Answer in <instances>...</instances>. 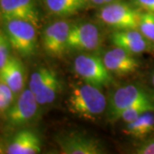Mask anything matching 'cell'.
Returning <instances> with one entry per match:
<instances>
[{
    "label": "cell",
    "instance_id": "6da1fadb",
    "mask_svg": "<svg viewBox=\"0 0 154 154\" xmlns=\"http://www.w3.org/2000/svg\"><path fill=\"white\" fill-rule=\"evenodd\" d=\"M67 105L69 110L88 120H95L107 110L108 100L100 88L85 82L71 88Z\"/></svg>",
    "mask_w": 154,
    "mask_h": 154
},
{
    "label": "cell",
    "instance_id": "7a4b0ae2",
    "mask_svg": "<svg viewBox=\"0 0 154 154\" xmlns=\"http://www.w3.org/2000/svg\"><path fill=\"white\" fill-rule=\"evenodd\" d=\"M140 103H154V94L140 85L128 84L120 87L108 99L107 116L114 122L120 119L124 110Z\"/></svg>",
    "mask_w": 154,
    "mask_h": 154
},
{
    "label": "cell",
    "instance_id": "3957f363",
    "mask_svg": "<svg viewBox=\"0 0 154 154\" xmlns=\"http://www.w3.org/2000/svg\"><path fill=\"white\" fill-rule=\"evenodd\" d=\"M141 12L133 4L115 1L102 6L97 16L100 22L116 30L138 29Z\"/></svg>",
    "mask_w": 154,
    "mask_h": 154
},
{
    "label": "cell",
    "instance_id": "277c9868",
    "mask_svg": "<svg viewBox=\"0 0 154 154\" xmlns=\"http://www.w3.org/2000/svg\"><path fill=\"white\" fill-rule=\"evenodd\" d=\"M74 70L84 82L101 88L113 82V78L105 67L103 58L88 53L78 55L74 60Z\"/></svg>",
    "mask_w": 154,
    "mask_h": 154
},
{
    "label": "cell",
    "instance_id": "5b68a950",
    "mask_svg": "<svg viewBox=\"0 0 154 154\" xmlns=\"http://www.w3.org/2000/svg\"><path fill=\"white\" fill-rule=\"evenodd\" d=\"M3 23V29L10 38L13 49L25 57L33 55L37 47L36 27L31 22L20 19L8 20Z\"/></svg>",
    "mask_w": 154,
    "mask_h": 154
},
{
    "label": "cell",
    "instance_id": "8992f818",
    "mask_svg": "<svg viewBox=\"0 0 154 154\" xmlns=\"http://www.w3.org/2000/svg\"><path fill=\"white\" fill-rule=\"evenodd\" d=\"M28 88L38 105H51L61 90V82L54 69L50 67L41 66L32 73Z\"/></svg>",
    "mask_w": 154,
    "mask_h": 154
},
{
    "label": "cell",
    "instance_id": "52a82bcc",
    "mask_svg": "<svg viewBox=\"0 0 154 154\" xmlns=\"http://www.w3.org/2000/svg\"><path fill=\"white\" fill-rule=\"evenodd\" d=\"M38 108L39 105L33 94L29 88H26L3 116L8 127L18 128L33 122L38 116Z\"/></svg>",
    "mask_w": 154,
    "mask_h": 154
},
{
    "label": "cell",
    "instance_id": "ba28073f",
    "mask_svg": "<svg viewBox=\"0 0 154 154\" xmlns=\"http://www.w3.org/2000/svg\"><path fill=\"white\" fill-rule=\"evenodd\" d=\"M56 141L62 154H102L105 151L99 140L79 132L60 134Z\"/></svg>",
    "mask_w": 154,
    "mask_h": 154
},
{
    "label": "cell",
    "instance_id": "9c48e42d",
    "mask_svg": "<svg viewBox=\"0 0 154 154\" xmlns=\"http://www.w3.org/2000/svg\"><path fill=\"white\" fill-rule=\"evenodd\" d=\"M102 43L101 32L97 25L80 22L71 25L68 40V49L79 51H94Z\"/></svg>",
    "mask_w": 154,
    "mask_h": 154
},
{
    "label": "cell",
    "instance_id": "30bf717a",
    "mask_svg": "<svg viewBox=\"0 0 154 154\" xmlns=\"http://www.w3.org/2000/svg\"><path fill=\"white\" fill-rule=\"evenodd\" d=\"M71 25L66 21L50 23L42 32L41 42L45 51L51 57H59L68 49Z\"/></svg>",
    "mask_w": 154,
    "mask_h": 154
},
{
    "label": "cell",
    "instance_id": "8fae6325",
    "mask_svg": "<svg viewBox=\"0 0 154 154\" xmlns=\"http://www.w3.org/2000/svg\"><path fill=\"white\" fill-rule=\"evenodd\" d=\"M0 17L2 22L20 19L31 22L36 28L40 22L35 0H0Z\"/></svg>",
    "mask_w": 154,
    "mask_h": 154
},
{
    "label": "cell",
    "instance_id": "7c38bea8",
    "mask_svg": "<svg viewBox=\"0 0 154 154\" xmlns=\"http://www.w3.org/2000/svg\"><path fill=\"white\" fill-rule=\"evenodd\" d=\"M110 38L115 46L122 48L133 55L148 52L154 48L139 29L115 30Z\"/></svg>",
    "mask_w": 154,
    "mask_h": 154
},
{
    "label": "cell",
    "instance_id": "4fadbf2b",
    "mask_svg": "<svg viewBox=\"0 0 154 154\" xmlns=\"http://www.w3.org/2000/svg\"><path fill=\"white\" fill-rule=\"evenodd\" d=\"M41 151V140L37 133L29 128L16 132L1 149V153L37 154Z\"/></svg>",
    "mask_w": 154,
    "mask_h": 154
},
{
    "label": "cell",
    "instance_id": "5bb4252c",
    "mask_svg": "<svg viewBox=\"0 0 154 154\" xmlns=\"http://www.w3.org/2000/svg\"><path fill=\"white\" fill-rule=\"evenodd\" d=\"M107 69L116 75H125L134 72L139 68V62L133 54L122 48L115 46L103 56Z\"/></svg>",
    "mask_w": 154,
    "mask_h": 154
},
{
    "label": "cell",
    "instance_id": "9a60e30c",
    "mask_svg": "<svg viewBox=\"0 0 154 154\" xmlns=\"http://www.w3.org/2000/svg\"><path fill=\"white\" fill-rule=\"evenodd\" d=\"M0 81L5 82L17 97L24 88V66L22 61L11 57L5 65L0 69Z\"/></svg>",
    "mask_w": 154,
    "mask_h": 154
},
{
    "label": "cell",
    "instance_id": "2e32d148",
    "mask_svg": "<svg viewBox=\"0 0 154 154\" xmlns=\"http://www.w3.org/2000/svg\"><path fill=\"white\" fill-rule=\"evenodd\" d=\"M45 11L57 17H68L85 10L89 0H42Z\"/></svg>",
    "mask_w": 154,
    "mask_h": 154
},
{
    "label": "cell",
    "instance_id": "e0dca14e",
    "mask_svg": "<svg viewBox=\"0 0 154 154\" xmlns=\"http://www.w3.org/2000/svg\"><path fill=\"white\" fill-rule=\"evenodd\" d=\"M154 132V111H147L126 123L123 133L134 139H144Z\"/></svg>",
    "mask_w": 154,
    "mask_h": 154
},
{
    "label": "cell",
    "instance_id": "ac0fdd59",
    "mask_svg": "<svg viewBox=\"0 0 154 154\" xmlns=\"http://www.w3.org/2000/svg\"><path fill=\"white\" fill-rule=\"evenodd\" d=\"M138 29L154 46V13L142 11Z\"/></svg>",
    "mask_w": 154,
    "mask_h": 154
},
{
    "label": "cell",
    "instance_id": "d6986e66",
    "mask_svg": "<svg viewBox=\"0 0 154 154\" xmlns=\"http://www.w3.org/2000/svg\"><path fill=\"white\" fill-rule=\"evenodd\" d=\"M154 111V103H140L125 110L120 116V119L125 123L135 120L139 116L147 112Z\"/></svg>",
    "mask_w": 154,
    "mask_h": 154
},
{
    "label": "cell",
    "instance_id": "ffe728a7",
    "mask_svg": "<svg viewBox=\"0 0 154 154\" xmlns=\"http://www.w3.org/2000/svg\"><path fill=\"white\" fill-rule=\"evenodd\" d=\"M16 94L5 82L0 81V112L3 116L16 100Z\"/></svg>",
    "mask_w": 154,
    "mask_h": 154
},
{
    "label": "cell",
    "instance_id": "44dd1931",
    "mask_svg": "<svg viewBox=\"0 0 154 154\" xmlns=\"http://www.w3.org/2000/svg\"><path fill=\"white\" fill-rule=\"evenodd\" d=\"M12 47L10 38L7 36L3 28H1L0 32V69L6 64L10 57V52Z\"/></svg>",
    "mask_w": 154,
    "mask_h": 154
},
{
    "label": "cell",
    "instance_id": "7402d4cb",
    "mask_svg": "<svg viewBox=\"0 0 154 154\" xmlns=\"http://www.w3.org/2000/svg\"><path fill=\"white\" fill-rule=\"evenodd\" d=\"M135 154H154V136L145 140L134 149Z\"/></svg>",
    "mask_w": 154,
    "mask_h": 154
},
{
    "label": "cell",
    "instance_id": "603a6c76",
    "mask_svg": "<svg viewBox=\"0 0 154 154\" xmlns=\"http://www.w3.org/2000/svg\"><path fill=\"white\" fill-rule=\"evenodd\" d=\"M133 5L141 11L154 13V0H133Z\"/></svg>",
    "mask_w": 154,
    "mask_h": 154
},
{
    "label": "cell",
    "instance_id": "cb8c5ba5",
    "mask_svg": "<svg viewBox=\"0 0 154 154\" xmlns=\"http://www.w3.org/2000/svg\"><path fill=\"white\" fill-rule=\"evenodd\" d=\"M89 2L96 5L102 6V0H89Z\"/></svg>",
    "mask_w": 154,
    "mask_h": 154
},
{
    "label": "cell",
    "instance_id": "d4e9b609",
    "mask_svg": "<svg viewBox=\"0 0 154 154\" xmlns=\"http://www.w3.org/2000/svg\"><path fill=\"white\" fill-rule=\"evenodd\" d=\"M151 83H152V87H153V88H154V72H153V73H152V76H151Z\"/></svg>",
    "mask_w": 154,
    "mask_h": 154
}]
</instances>
